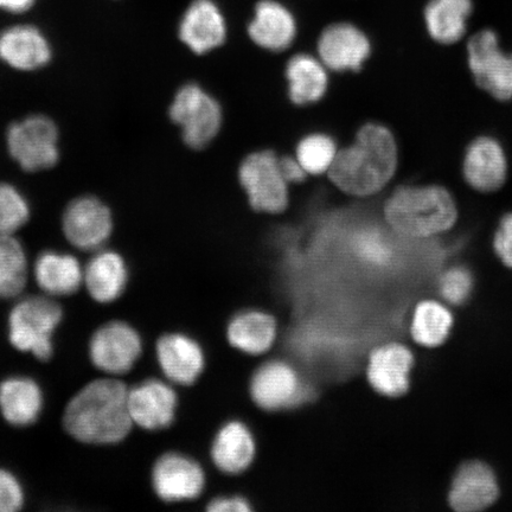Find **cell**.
I'll list each match as a JSON object with an SVG mask.
<instances>
[{"label": "cell", "mask_w": 512, "mask_h": 512, "mask_svg": "<svg viewBox=\"0 0 512 512\" xmlns=\"http://www.w3.org/2000/svg\"><path fill=\"white\" fill-rule=\"evenodd\" d=\"M156 355L166 379L178 386L194 384L206 367V357L201 345L183 334L160 337L156 345Z\"/></svg>", "instance_id": "5bb4252c"}, {"label": "cell", "mask_w": 512, "mask_h": 512, "mask_svg": "<svg viewBox=\"0 0 512 512\" xmlns=\"http://www.w3.org/2000/svg\"><path fill=\"white\" fill-rule=\"evenodd\" d=\"M453 325V318L445 306L435 302L421 303L414 312L412 336L416 343L435 348L443 344Z\"/></svg>", "instance_id": "f546056e"}, {"label": "cell", "mask_w": 512, "mask_h": 512, "mask_svg": "<svg viewBox=\"0 0 512 512\" xmlns=\"http://www.w3.org/2000/svg\"><path fill=\"white\" fill-rule=\"evenodd\" d=\"M43 393L29 377L12 376L0 383V412L10 425L28 427L40 418Z\"/></svg>", "instance_id": "603a6c76"}, {"label": "cell", "mask_w": 512, "mask_h": 512, "mask_svg": "<svg viewBox=\"0 0 512 512\" xmlns=\"http://www.w3.org/2000/svg\"><path fill=\"white\" fill-rule=\"evenodd\" d=\"M471 11V0H431L425 11L428 32L439 43H456L465 34Z\"/></svg>", "instance_id": "4316f807"}, {"label": "cell", "mask_w": 512, "mask_h": 512, "mask_svg": "<svg viewBox=\"0 0 512 512\" xmlns=\"http://www.w3.org/2000/svg\"><path fill=\"white\" fill-rule=\"evenodd\" d=\"M179 36L196 54L208 53L226 40V24L211 0H195L182 19Z\"/></svg>", "instance_id": "44dd1931"}, {"label": "cell", "mask_w": 512, "mask_h": 512, "mask_svg": "<svg viewBox=\"0 0 512 512\" xmlns=\"http://www.w3.org/2000/svg\"><path fill=\"white\" fill-rule=\"evenodd\" d=\"M398 168V146L388 128L368 124L355 143L337 152L329 170L337 188L352 196L366 197L381 191Z\"/></svg>", "instance_id": "7a4b0ae2"}, {"label": "cell", "mask_w": 512, "mask_h": 512, "mask_svg": "<svg viewBox=\"0 0 512 512\" xmlns=\"http://www.w3.org/2000/svg\"><path fill=\"white\" fill-rule=\"evenodd\" d=\"M210 512H251L253 511L251 503L246 498L240 496L216 497L207 505Z\"/></svg>", "instance_id": "d590c367"}, {"label": "cell", "mask_w": 512, "mask_h": 512, "mask_svg": "<svg viewBox=\"0 0 512 512\" xmlns=\"http://www.w3.org/2000/svg\"><path fill=\"white\" fill-rule=\"evenodd\" d=\"M280 170L287 183L303 182L307 172L297 158L284 157L279 159Z\"/></svg>", "instance_id": "8d00e7d4"}, {"label": "cell", "mask_w": 512, "mask_h": 512, "mask_svg": "<svg viewBox=\"0 0 512 512\" xmlns=\"http://www.w3.org/2000/svg\"><path fill=\"white\" fill-rule=\"evenodd\" d=\"M83 268L72 254L46 251L38 255L34 266L36 283L49 296H72L83 283Z\"/></svg>", "instance_id": "d4e9b609"}, {"label": "cell", "mask_w": 512, "mask_h": 512, "mask_svg": "<svg viewBox=\"0 0 512 512\" xmlns=\"http://www.w3.org/2000/svg\"><path fill=\"white\" fill-rule=\"evenodd\" d=\"M128 279L123 256L112 251H98L83 271V283L95 302L110 304L124 293Z\"/></svg>", "instance_id": "cb8c5ba5"}, {"label": "cell", "mask_w": 512, "mask_h": 512, "mask_svg": "<svg viewBox=\"0 0 512 512\" xmlns=\"http://www.w3.org/2000/svg\"><path fill=\"white\" fill-rule=\"evenodd\" d=\"M30 204L14 185L0 183V235H15L30 219Z\"/></svg>", "instance_id": "1f68e13d"}, {"label": "cell", "mask_w": 512, "mask_h": 512, "mask_svg": "<svg viewBox=\"0 0 512 512\" xmlns=\"http://www.w3.org/2000/svg\"><path fill=\"white\" fill-rule=\"evenodd\" d=\"M59 143V128L46 115H30L11 124L6 132L10 156L28 172L53 168L60 159Z\"/></svg>", "instance_id": "5b68a950"}, {"label": "cell", "mask_w": 512, "mask_h": 512, "mask_svg": "<svg viewBox=\"0 0 512 512\" xmlns=\"http://www.w3.org/2000/svg\"><path fill=\"white\" fill-rule=\"evenodd\" d=\"M63 318L61 306L46 297L19 302L9 317V338L14 347L49 361L54 354L53 335Z\"/></svg>", "instance_id": "277c9868"}, {"label": "cell", "mask_w": 512, "mask_h": 512, "mask_svg": "<svg viewBox=\"0 0 512 512\" xmlns=\"http://www.w3.org/2000/svg\"><path fill=\"white\" fill-rule=\"evenodd\" d=\"M508 175V160L497 140L482 137L467 149L464 160L466 182L475 190L496 191L502 187Z\"/></svg>", "instance_id": "d6986e66"}, {"label": "cell", "mask_w": 512, "mask_h": 512, "mask_svg": "<svg viewBox=\"0 0 512 512\" xmlns=\"http://www.w3.org/2000/svg\"><path fill=\"white\" fill-rule=\"evenodd\" d=\"M494 247L503 264L512 267V213L504 216L499 224Z\"/></svg>", "instance_id": "e575fe53"}, {"label": "cell", "mask_w": 512, "mask_h": 512, "mask_svg": "<svg viewBox=\"0 0 512 512\" xmlns=\"http://www.w3.org/2000/svg\"><path fill=\"white\" fill-rule=\"evenodd\" d=\"M240 181L255 210L277 214L286 209L287 182L273 152H256L247 157L240 168Z\"/></svg>", "instance_id": "8992f818"}, {"label": "cell", "mask_w": 512, "mask_h": 512, "mask_svg": "<svg viewBox=\"0 0 512 512\" xmlns=\"http://www.w3.org/2000/svg\"><path fill=\"white\" fill-rule=\"evenodd\" d=\"M470 69L480 87L494 98L512 99V55L499 48L494 31H480L469 42Z\"/></svg>", "instance_id": "30bf717a"}, {"label": "cell", "mask_w": 512, "mask_h": 512, "mask_svg": "<svg viewBox=\"0 0 512 512\" xmlns=\"http://www.w3.org/2000/svg\"><path fill=\"white\" fill-rule=\"evenodd\" d=\"M227 338L230 345L243 354L264 355L277 342L278 323L265 311H243L230 320Z\"/></svg>", "instance_id": "7402d4cb"}, {"label": "cell", "mask_w": 512, "mask_h": 512, "mask_svg": "<svg viewBox=\"0 0 512 512\" xmlns=\"http://www.w3.org/2000/svg\"><path fill=\"white\" fill-rule=\"evenodd\" d=\"M133 421L128 409V388L114 379L88 383L69 401L63 426L85 444L113 445L131 433Z\"/></svg>", "instance_id": "6da1fadb"}, {"label": "cell", "mask_w": 512, "mask_h": 512, "mask_svg": "<svg viewBox=\"0 0 512 512\" xmlns=\"http://www.w3.org/2000/svg\"><path fill=\"white\" fill-rule=\"evenodd\" d=\"M143 342L138 331L125 322H110L94 332L89 357L94 366L111 375H124L142 356Z\"/></svg>", "instance_id": "ba28073f"}, {"label": "cell", "mask_w": 512, "mask_h": 512, "mask_svg": "<svg viewBox=\"0 0 512 512\" xmlns=\"http://www.w3.org/2000/svg\"><path fill=\"white\" fill-rule=\"evenodd\" d=\"M178 396L164 381L150 379L128 389V409L134 425L160 431L175 420Z\"/></svg>", "instance_id": "4fadbf2b"}, {"label": "cell", "mask_w": 512, "mask_h": 512, "mask_svg": "<svg viewBox=\"0 0 512 512\" xmlns=\"http://www.w3.org/2000/svg\"><path fill=\"white\" fill-rule=\"evenodd\" d=\"M384 216L395 232L408 238H430L445 233L457 221V207L446 189L401 187L384 207Z\"/></svg>", "instance_id": "3957f363"}, {"label": "cell", "mask_w": 512, "mask_h": 512, "mask_svg": "<svg viewBox=\"0 0 512 512\" xmlns=\"http://www.w3.org/2000/svg\"><path fill=\"white\" fill-rule=\"evenodd\" d=\"M337 149L334 140L325 134H312L300 142L297 159L307 174L320 175L329 172L335 162Z\"/></svg>", "instance_id": "4dcf8cb0"}, {"label": "cell", "mask_w": 512, "mask_h": 512, "mask_svg": "<svg viewBox=\"0 0 512 512\" xmlns=\"http://www.w3.org/2000/svg\"><path fill=\"white\" fill-rule=\"evenodd\" d=\"M499 495L495 473L479 462L464 464L453 479L448 502L453 510L476 512L488 509Z\"/></svg>", "instance_id": "e0dca14e"}, {"label": "cell", "mask_w": 512, "mask_h": 512, "mask_svg": "<svg viewBox=\"0 0 512 512\" xmlns=\"http://www.w3.org/2000/svg\"><path fill=\"white\" fill-rule=\"evenodd\" d=\"M286 75L291 99L298 105L322 99L328 87V75L323 64L309 55L294 56L287 64Z\"/></svg>", "instance_id": "83f0119b"}, {"label": "cell", "mask_w": 512, "mask_h": 512, "mask_svg": "<svg viewBox=\"0 0 512 512\" xmlns=\"http://www.w3.org/2000/svg\"><path fill=\"white\" fill-rule=\"evenodd\" d=\"M255 405L264 411L278 412L304 399L305 386L298 371L285 361L262 364L249 384Z\"/></svg>", "instance_id": "8fae6325"}, {"label": "cell", "mask_w": 512, "mask_h": 512, "mask_svg": "<svg viewBox=\"0 0 512 512\" xmlns=\"http://www.w3.org/2000/svg\"><path fill=\"white\" fill-rule=\"evenodd\" d=\"M152 486L164 502H188L202 495L206 473L195 460L183 454L168 453L153 466Z\"/></svg>", "instance_id": "7c38bea8"}, {"label": "cell", "mask_w": 512, "mask_h": 512, "mask_svg": "<svg viewBox=\"0 0 512 512\" xmlns=\"http://www.w3.org/2000/svg\"><path fill=\"white\" fill-rule=\"evenodd\" d=\"M256 443L249 428L240 421H230L220 428L211 446V459L226 475H240L252 466Z\"/></svg>", "instance_id": "ffe728a7"}, {"label": "cell", "mask_w": 512, "mask_h": 512, "mask_svg": "<svg viewBox=\"0 0 512 512\" xmlns=\"http://www.w3.org/2000/svg\"><path fill=\"white\" fill-rule=\"evenodd\" d=\"M318 51L326 67L338 72L358 70L368 59L370 43L354 25L335 24L320 36Z\"/></svg>", "instance_id": "ac0fdd59"}, {"label": "cell", "mask_w": 512, "mask_h": 512, "mask_svg": "<svg viewBox=\"0 0 512 512\" xmlns=\"http://www.w3.org/2000/svg\"><path fill=\"white\" fill-rule=\"evenodd\" d=\"M24 491L10 471L0 469V512H16L23 508Z\"/></svg>", "instance_id": "836d02e7"}, {"label": "cell", "mask_w": 512, "mask_h": 512, "mask_svg": "<svg viewBox=\"0 0 512 512\" xmlns=\"http://www.w3.org/2000/svg\"><path fill=\"white\" fill-rule=\"evenodd\" d=\"M170 114L182 126L184 142L194 149L206 146L220 130V105L196 85L185 86L177 93Z\"/></svg>", "instance_id": "52a82bcc"}, {"label": "cell", "mask_w": 512, "mask_h": 512, "mask_svg": "<svg viewBox=\"0 0 512 512\" xmlns=\"http://www.w3.org/2000/svg\"><path fill=\"white\" fill-rule=\"evenodd\" d=\"M36 0H0V10L9 14H23L32 8Z\"/></svg>", "instance_id": "74e56055"}, {"label": "cell", "mask_w": 512, "mask_h": 512, "mask_svg": "<svg viewBox=\"0 0 512 512\" xmlns=\"http://www.w3.org/2000/svg\"><path fill=\"white\" fill-rule=\"evenodd\" d=\"M440 293L446 302L462 305L471 296L473 277L463 266L452 267L440 279Z\"/></svg>", "instance_id": "d6a6232c"}, {"label": "cell", "mask_w": 512, "mask_h": 512, "mask_svg": "<svg viewBox=\"0 0 512 512\" xmlns=\"http://www.w3.org/2000/svg\"><path fill=\"white\" fill-rule=\"evenodd\" d=\"M28 259L14 235H0V299L15 298L27 285Z\"/></svg>", "instance_id": "f1b7e54d"}, {"label": "cell", "mask_w": 512, "mask_h": 512, "mask_svg": "<svg viewBox=\"0 0 512 512\" xmlns=\"http://www.w3.org/2000/svg\"><path fill=\"white\" fill-rule=\"evenodd\" d=\"M296 30L291 12L273 0H264L256 6L255 17L248 29L256 44L273 51L290 47Z\"/></svg>", "instance_id": "484cf974"}, {"label": "cell", "mask_w": 512, "mask_h": 512, "mask_svg": "<svg viewBox=\"0 0 512 512\" xmlns=\"http://www.w3.org/2000/svg\"><path fill=\"white\" fill-rule=\"evenodd\" d=\"M413 364L412 352L403 345H381L369 357L367 377L370 386L387 398H399L407 393Z\"/></svg>", "instance_id": "9a60e30c"}, {"label": "cell", "mask_w": 512, "mask_h": 512, "mask_svg": "<svg viewBox=\"0 0 512 512\" xmlns=\"http://www.w3.org/2000/svg\"><path fill=\"white\" fill-rule=\"evenodd\" d=\"M53 57L46 35L29 24L15 25L0 32V60L19 72H35Z\"/></svg>", "instance_id": "2e32d148"}, {"label": "cell", "mask_w": 512, "mask_h": 512, "mask_svg": "<svg viewBox=\"0 0 512 512\" xmlns=\"http://www.w3.org/2000/svg\"><path fill=\"white\" fill-rule=\"evenodd\" d=\"M66 239L81 251H99L113 232L110 208L94 196H81L70 202L62 216Z\"/></svg>", "instance_id": "9c48e42d"}]
</instances>
